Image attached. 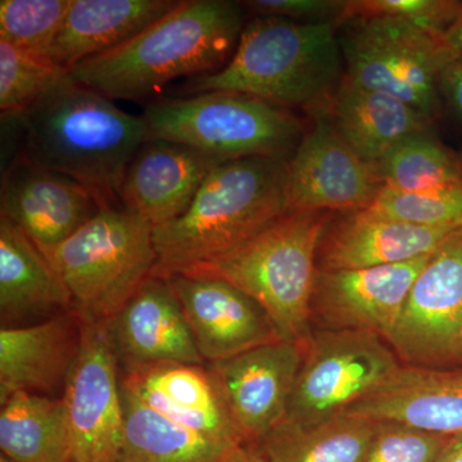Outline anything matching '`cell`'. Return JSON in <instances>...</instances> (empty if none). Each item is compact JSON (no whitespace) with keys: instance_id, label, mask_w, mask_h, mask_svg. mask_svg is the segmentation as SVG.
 I'll list each match as a JSON object with an SVG mask.
<instances>
[{"instance_id":"15","label":"cell","mask_w":462,"mask_h":462,"mask_svg":"<svg viewBox=\"0 0 462 462\" xmlns=\"http://www.w3.org/2000/svg\"><path fill=\"white\" fill-rule=\"evenodd\" d=\"M170 282L207 364L282 340L263 307L230 282L173 273Z\"/></svg>"},{"instance_id":"28","label":"cell","mask_w":462,"mask_h":462,"mask_svg":"<svg viewBox=\"0 0 462 462\" xmlns=\"http://www.w3.org/2000/svg\"><path fill=\"white\" fill-rule=\"evenodd\" d=\"M378 421L345 412L310 427L282 422L257 448L269 462H366Z\"/></svg>"},{"instance_id":"35","label":"cell","mask_w":462,"mask_h":462,"mask_svg":"<svg viewBox=\"0 0 462 462\" xmlns=\"http://www.w3.org/2000/svg\"><path fill=\"white\" fill-rule=\"evenodd\" d=\"M243 5L258 16L339 26L346 20L348 0H251Z\"/></svg>"},{"instance_id":"18","label":"cell","mask_w":462,"mask_h":462,"mask_svg":"<svg viewBox=\"0 0 462 462\" xmlns=\"http://www.w3.org/2000/svg\"><path fill=\"white\" fill-rule=\"evenodd\" d=\"M223 162L189 145L145 142L125 172L118 199L153 226L170 223L188 211L209 173Z\"/></svg>"},{"instance_id":"6","label":"cell","mask_w":462,"mask_h":462,"mask_svg":"<svg viewBox=\"0 0 462 462\" xmlns=\"http://www.w3.org/2000/svg\"><path fill=\"white\" fill-rule=\"evenodd\" d=\"M153 227L129 209L107 206L45 254L79 320L107 324L152 275L157 263Z\"/></svg>"},{"instance_id":"13","label":"cell","mask_w":462,"mask_h":462,"mask_svg":"<svg viewBox=\"0 0 462 462\" xmlns=\"http://www.w3.org/2000/svg\"><path fill=\"white\" fill-rule=\"evenodd\" d=\"M305 345L278 340L207 366L245 445H260L287 419Z\"/></svg>"},{"instance_id":"14","label":"cell","mask_w":462,"mask_h":462,"mask_svg":"<svg viewBox=\"0 0 462 462\" xmlns=\"http://www.w3.org/2000/svg\"><path fill=\"white\" fill-rule=\"evenodd\" d=\"M111 206L81 182L20 157L8 167L0 189V216L20 227L48 254Z\"/></svg>"},{"instance_id":"19","label":"cell","mask_w":462,"mask_h":462,"mask_svg":"<svg viewBox=\"0 0 462 462\" xmlns=\"http://www.w3.org/2000/svg\"><path fill=\"white\" fill-rule=\"evenodd\" d=\"M120 378L124 388L170 420L227 445H245L205 365H157Z\"/></svg>"},{"instance_id":"39","label":"cell","mask_w":462,"mask_h":462,"mask_svg":"<svg viewBox=\"0 0 462 462\" xmlns=\"http://www.w3.org/2000/svg\"><path fill=\"white\" fill-rule=\"evenodd\" d=\"M437 462H462V433L449 437Z\"/></svg>"},{"instance_id":"8","label":"cell","mask_w":462,"mask_h":462,"mask_svg":"<svg viewBox=\"0 0 462 462\" xmlns=\"http://www.w3.org/2000/svg\"><path fill=\"white\" fill-rule=\"evenodd\" d=\"M339 26L346 78L437 117L440 79L455 60L442 33L385 16L349 17Z\"/></svg>"},{"instance_id":"33","label":"cell","mask_w":462,"mask_h":462,"mask_svg":"<svg viewBox=\"0 0 462 462\" xmlns=\"http://www.w3.org/2000/svg\"><path fill=\"white\" fill-rule=\"evenodd\" d=\"M448 436L393 421H378L366 462H437Z\"/></svg>"},{"instance_id":"24","label":"cell","mask_w":462,"mask_h":462,"mask_svg":"<svg viewBox=\"0 0 462 462\" xmlns=\"http://www.w3.org/2000/svg\"><path fill=\"white\" fill-rule=\"evenodd\" d=\"M330 115L346 144L374 166L404 139L430 132L433 124V118L409 103L361 87L346 75Z\"/></svg>"},{"instance_id":"4","label":"cell","mask_w":462,"mask_h":462,"mask_svg":"<svg viewBox=\"0 0 462 462\" xmlns=\"http://www.w3.org/2000/svg\"><path fill=\"white\" fill-rule=\"evenodd\" d=\"M288 212L287 162L264 157L225 161L184 215L153 227L157 263L152 275L225 256Z\"/></svg>"},{"instance_id":"37","label":"cell","mask_w":462,"mask_h":462,"mask_svg":"<svg viewBox=\"0 0 462 462\" xmlns=\"http://www.w3.org/2000/svg\"><path fill=\"white\" fill-rule=\"evenodd\" d=\"M218 462H269L256 446L238 445L229 449Z\"/></svg>"},{"instance_id":"41","label":"cell","mask_w":462,"mask_h":462,"mask_svg":"<svg viewBox=\"0 0 462 462\" xmlns=\"http://www.w3.org/2000/svg\"><path fill=\"white\" fill-rule=\"evenodd\" d=\"M461 356H462V334H461Z\"/></svg>"},{"instance_id":"34","label":"cell","mask_w":462,"mask_h":462,"mask_svg":"<svg viewBox=\"0 0 462 462\" xmlns=\"http://www.w3.org/2000/svg\"><path fill=\"white\" fill-rule=\"evenodd\" d=\"M461 8V2L451 0H348L346 20L356 16L401 18L443 35Z\"/></svg>"},{"instance_id":"25","label":"cell","mask_w":462,"mask_h":462,"mask_svg":"<svg viewBox=\"0 0 462 462\" xmlns=\"http://www.w3.org/2000/svg\"><path fill=\"white\" fill-rule=\"evenodd\" d=\"M71 312V298L50 258L0 216V314L3 324L32 316Z\"/></svg>"},{"instance_id":"3","label":"cell","mask_w":462,"mask_h":462,"mask_svg":"<svg viewBox=\"0 0 462 462\" xmlns=\"http://www.w3.org/2000/svg\"><path fill=\"white\" fill-rule=\"evenodd\" d=\"M346 75L337 26L257 16L220 71L191 78L187 93L234 91L312 116L330 114Z\"/></svg>"},{"instance_id":"11","label":"cell","mask_w":462,"mask_h":462,"mask_svg":"<svg viewBox=\"0 0 462 462\" xmlns=\"http://www.w3.org/2000/svg\"><path fill=\"white\" fill-rule=\"evenodd\" d=\"M63 391L71 462H120L121 378L105 322L80 320V346Z\"/></svg>"},{"instance_id":"30","label":"cell","mask_w":462,"mask_h":462,"mask_svg":"<svg viewBox=\"0 0 462 462\" xmlns=\"http://www.w3.org/2000/svg\"><path fill=\"white\" fill-rule=\"evenodd\" d=\"M69 71L44 54L0 41V109L3 117L21 115L69 78Z\"/></svg>"},{"instance_id":"36","label":"cell","mask_w":462,"mask_h":462,"mask_svg":"<svg viewBox=\"0 0 462 462\" xmlns=\"http://www.w3.org/2000/svg\"><path fill=\"white\" fill-rule=\"evenodd\" d=\"M440 90L448 99L449 105L462 116V58L446 67L440 79Z\"/></svg>"},{"instance_id":"22","label":"cell","mask_w":462,"mask_h":462,"mask_svg":"<svg viewBox=\"0 0 462 462\" xmlns=\"http://www.w3.org/2000/svg\"><path fill=\"white\" fill-rule=\"evenodd\" d=\"M455 230L394 220L367 208L349 212L322 236L319 270H355L430 256Z\"/></svg>"},{"instance_id":"38","label":"cell","mask_w":462,"mask_h":462,"mask_svg":"<svg viewBox=\"0 0 462 462\" xmlns=\"http://www.w3.org/2000/svg\"><path fill=\"white\" fill-rule=\"evenodd\" d=\"M447 47L455 60L462 58V8L451 26L443 33Z\"/></svg>"},{"instance_id":"23","label":"cell","mask_w":462,"mask_h":462,"mask_svg":"<svg viewBox=\"0 0 462 462\" xmlns=\"http://www.w3.org/2000/svg\"><path fill=\"white\" fill-rule=\"evenodd\" d=\"M173 0H72L47 57L69 71L132 41L178 5Z\"/></svg>"},{"instance_id":"26","label":"cell","mask_w":462,"mask_h":462,"mask_svg":"<svg viewBox=\"0 0 462 462\" xmlns=\"http://www.w3.org/2000/svg\"><path fill=\"white\" fill-rule=\"evenodd\" d=\"M124 430L120 462H218L233 447L154 411L121 385Z\"/></svg>"},{"instance_id":"27","label":"cell","mask_w":462,"mask_h":462,"mask_svg":"<svg viewBox=\"0 0 462 462\" xmlns=\"http://www.w3.org/2000/svg\"><path fill=\"white\" fill-rule=\"evenodd\" d=\"M0 449L9 462H71L62 398L14 393L2 402Z\"/></svg>"},{"instance_id":"1","label":"cell","mask_w":462,"mask_h":462,"mask_svg":"<svg viewBox=\"0 0 462 462\" xmlns=\"http://www.w3.org/2000/svg\"><path fill=\"white\" fill-rule=\"evenodd\" d=\"M242 7L230 0H181L132 41L72 67L76 83L108 99L139 100L181 76L220 71L242 35Z\"/></svg>"},{"instance_id":"12","label":"cell","mask_w":462,"mask_h":462,"mask_svg":"<svg viewBox=\"0 0 462 462\" xmlns=\"http://www.w3.org/2000/svg\"><path fill=\"white\" fill-rule=\"evenodd\" d=\"M383 187L376 167L346 144L330 114L315 116L287 162L289 212L357 211Z\"/></svg>"},{"instance_id":"32","label":"cell","mask_w":462,"mask_h":462,"mask_svg":"<svg viewBox=\"0 0 462 462\" xmlns=\"http://www.w3.org/2000/svg\"><path fill=\"white\" fill-rule=\"evenodd\" d=\"M370 208L416 226L462 229V185L421 193H409L384 185Z\"/></svg>"},{"instance_id":"10","label":"cell","mask_w":462,"mask_h":462,"mask_svg":"<svg viewBox=\"0 0 462 462\" xmlns=\"http://www.w3.org/2000/svg\"><path fill=\"white\" fill-rule=\"evenodd\" d=\"M462 229L430 254L385 342L401 364H462Z\"/></svg>"},{"instance_id":"40","label":"cell","mask_w":462,"mask_h":462,"mask_svg":"<svg viewBox=\"0 0 462 462\" xmlns=\"http://www.w3.org/2000/svg\"><path fill=\"white\" fill-rule=\"evenodd\" d=\"M0 462H9V461L5 460V457H2V460H0Z\"/></svg>"},{"instance_id":"17","label":"cell","mask_w":462,"mask_h":462,"mask_svg":"<svg viewBox=\"0 0 462 462\" xmlns=\"http://www.w3.org/2000/svg\"><path fill=\"white\" fill-rule=\"evenodd\" d=\"M106 325L125 372L157 365L206 364L180 302L162 276H149Z\"/></svg>"},{"instance_id":"5","label":"cell","mask_w":462,"mask_h":462,"mask_svg":"<svg viewBox=\"0 0 462 462\" xmlns=\"http://www.w3.org/2000/svg\"><path fill=\"white\" fill-rule=\"evenodd\" d=\"M325 225V212H288L236 251L176 273L230 282L263 307L282 340L306 343Z\"/></svg>"},{"instance_id":"20","label":"cell","mask_w":462,"mask_h":462,"mask_svg":"<svg viewBox=\"0 0 462 462\" xmlns=\"http://www.w3.org/2000/svg\"><path fill=\"white\" fill-rule=\"evenodd\" d=\"M346 412L442 436L462 433V367L401 365L378 389Z\"/></svg>"},{"instance_id":"2","label":"cell","mask_w":462,"mask_h":462,"mask_svg":"<svg viewBox=\"0 0 462 462\" xmlns=\"http://www.w3.org/2000/svg\"><path fill=\"white\" fill-rule=\"evenodd\" d=\"M30 162L62 173L111 202L118 199L125 172L148 142L143 116L117 106L71 76L14 116Z\"/></svg>"},{"instance_id":"31","label":"cell","mask_w":462,"mask_h":462,"mask_svg":"<svg viewBox=\"0 0 462 462\" xmlns=\"http://www.w3.org/2000/svg\"><path fill=\"white\" fill-rule=\"evenodd\" d=\"M72 0H2L0 41L47 56Z\"/></svg>"},{"instance_id":"29","label":"cell","mask_w":462,"mask_h":462,"mask_svg":"<svg viewBox=\"0 0 462 462\" xmlns=\"http://www.w3.org/2000/svg\"><path fill=\"white\" fill-rule=\"evenodd\" d=\"M384 185L421 193L462 185V162L430 132L415 134L376 163Z\"/></svg>"},{"instance_id":"9","label":"cell","mask_w":462,"mask_h":462,"mask_svg":"<svg viewBox=\"0 0 462 462\" xmlns=\"http://www.w3.org/2000/svg\"><path fill=\"white\" fill-rule=\"evenodd\" d=\"M378 334L321 329L305 345L284 422L310 427L342 415L401 367Z\"/></svg>"},{"instance_id":"21","label":"cell","mask_w":462,"mask_h":462,"mask_svg":"<svg viewBox=\"0 0 462 462\" xmlns=\"http://www.w3.org/2000/svg\"><path fill=\"white\" fill-rule=\"evenodd\" d=\"M80 346V320L72 312L38 324L0 330V401L14 393L48 396L65 388Z\"/></svg>"},{"instance_id":"7","label":"cell","mask_w":462,"mask_h":462,"mask_svg":"<svg viewBox=\"0 0 462 462\" xmlns=\"http://www.w3.org/2000/svg\"><path fill=\"white\" fill-rule=\"evenodd\" d=\"M143 118L148 141L189 145L224 161L264 157L288 162L305 134L289 109L234 91L158 100Z\"/></svg>"},{"instance_id":"16","label":"cell","mask_w":462,"mask_h":462,"mask_svg":"<svg viewBox=\"0 0 462 462\" xmlns=\"http://www.w3.org/2000/svg\"><path fill=\"white\" fill-rule=\"evenodd\" d=\"M430 256L367 269H318L312 315L325 329L369 331L385 340Z\"/></svg>"}]
</instances>
